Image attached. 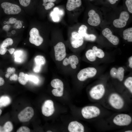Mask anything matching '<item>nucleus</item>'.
I'll use <instances>...</instances> for the list:
<instances>
[{
	"mask_svg": "<svg viewBox=\"0 0 132 132\" xmlns=\"http://www.w3.org/2000/svg\"><path fill=\"white\" fill-rule=\"evenodd\" d=\"M81 113L84 118L88 119L98 116L100 114V111L99 109L96 107L88 106L83 108Z\"/></svg>",
	"mask_w": 132,
	"mask_h": 132,
	"instance_id": "obj_1",
	"label": "nucleus"
},
{
	"mask_svg": "<svg viewBox=\"0 0 132 132\" xmlns=\"http://www.w3.org/2000/svg\"><path fill=\"white\" fill-rule=\"evenodd\" d=\"M97 73L96 69L93 67H88L81 69L78 73L77 77L78 80L84 81L87 78L94 76Z\"/></svg>",
	"mask_w": 132,
	"mask_h": 132,
	"instance_id": "obj_2",
	"label": "nucleus"
},
{
	"mask_svg": "<svg viewBox=\"0 0 132 132\" xmlns=\"http://www.w3.org/2000/svg\"><path fill=\"white\" fill-rule=\"evenodd\" d=\"M130 17L129 14L126 11H121L119 18L114 20L113 22V26L117 28H122L126 25Z\"/></svg>",
	"mask_w": 132,
	"mask_h": 132,
	"instance_id": "obj_3",
	"label": "nucleus"
},
{
	"mask_svg": "<svg viewBox=\"0 0 132 132\" xmlns=\"http://www.w3.org/2000/svg\"><path fill=\"white\" fill-rule=\"evenodd\" d=\"M52 87L55 88L52 91V94L56 97H60L63 94L64 84L63 82L58 79L53 80L51 82Z\"/></svg>",
	"mask_w": 132,
	"mask_h": 132,
	"instance_id": "obj_4",
	"label": "nucleus"
},
{
	"mask_svg": "<svg viewBox=\"0 0 132 132\" xmlns=\"http://www.w3.org/2000/svg\"><path fill=\"white\" fill-rule=\"evenodd\" d=\"M55 56L56 60L61 61L63 60L66 55V48L64 44L59 42L54 46Z\"/></svg>",
	"mask_w": 132,
	"mask_h": 132,
	"instance_id": "obj_5",
	"label": "nucleus"
},
{
	"mask_svg": "<svg viewBox=\"0 0 132 132\" xmlns=\"http://www.w3.org/2000/svg\"><path fill=\"white\" fill-rule=\"evenodd\" d=\"M4 12L8 14H16L21 11L20 7L18 5L7 2H3L1 5Z\"/></svg>",
	"mask_w": 132,
	"mask_h": 132,
	"instance_id": "obj_6",
	"label": "nucleus"
},
{
	"mask_svg": "<svg viewBox=\"0 0 132 132\" xmlns=\"http://www.w3.org/2000/svg\"><path fill=\"white\" fill-rule=\"evenodd\" d=\"M34 114V111L33 108L28 107L20 112L18 115V118L21 122H28L32 118Z\"/></svg>",
	"mask_w": 132,
	"mask_h": 132,
	"instance_id": "obj_7",
	"label": "nucleus"
},
{
	"mask_svg": "<svg viewBox=\"0 0 132 132\" xmlns=\"http://www.w3.org/2000/svg\"><path fill=\"white\" fill-rule=\"evenodd\" d=\"M132 121V118L130 116L123 114L117 115L113 120L114 124L120 126L128 125L131 123Z\"/></svg>",
	"mask_w": 132,
	"mask_h": 132,
	"instance_id": "obj_8",
	"label": "nucleus"
},
{
	"mask_svg": "<svg viewBox=\"0 0 132 132\" xmlns=\"http://www.w3.org/2000/svg\"><path fill=\"white\" fill-rule=\"evenodd\" d=\"M29 34V41L31 43L37 46L42 44L43 39L40 35L39 31L37 28H32L30 31Z\"/></svg>",
	"mask_w": 132,
	"mask_h": 132,
	"instance_id": "obj_9",
	"label": "nucleus"
},
{
	"mask_svg": "<svg viewBox=\"0 0 132 132\" xmlns=\"http://www.w3.org/2000/svg\"><path fill=\"white\" fill-rule=\"evenodd\" d=\"M109 102L113 107L117 109H121L124 105L122 99L118 94L115 93H113L110 96Z\"/></svg>",
	"mask_w": 132,
	"mask_h": 132,
	"instance_id": "obj_10",
	"label": "nucleus"
},
{
	"mask_svg": "<svg viewBox=\"0 0 132 132\" xmlns=\"http://www.w3.org/2000/svg\"><path fill=\"white\" fill-rule=\"evenodd\" d=\"M105 92V89L103 85L99 84L93 87L89 92L91 97L93 99L99 100L103 96Z\"/></svg>",
	"mask_w": 132,
	"mask_h": 132,
	"instance_id": "obj_11",
	"label": "nucleus"
},
{
	"mask_svg": "<svg viewBox=\"0 0 132 132\" xmlns=\"http://www.w3.org/2000/svg\"><path fill=\"white\" fill-rule=\"evenodd\" d=\"M88 22L90 25L97 26L101 23V19L99 14L94 10H90L88 13Z\"/></svg>",
	"mask_w": 132,
	"mask_h": 132,
	"instance_id": "obj_12",
	"label": "nucleus"
},
{
	"mask_svg": "<svg viewBox=\"0 0 132 132\" xmlns=\"http://www.w3.org/2000/svg\"><path fill=\"white\" fill-rule=\"evenodd\" d=\"M55 111L54 103L51 100L45 101L42 107V112L43 114L46 117L52 115Z\"/></svg>",
	"mask_w": 132,
	"mask_h": 132,
	"instance_id": "obj_13",
	"label": "nucleus"
},
{
	"mask_svg": "<svg viewBox=\"0 0 132 132\" xmlns=\"http://www.w3.org/2000/svg\"><path fill=\"white\" fill-rule=\"evenodd\" d=\"M84 38L78 33L73 32L70 38L71 43L72 47L77 48L82 46L84 43Z\"/></svg>",
	"mask_w": 132,
	"mask_h": 132,
	"instance_id": "obj_14",
	"label": "nucleus"
},
{
	"mask_svg": "<svg viewBox=\"0 0 132 132\" xmlns=\"http://www.w3.org/2000/svg\"><path fill=\"white\" fill-rule=\"evenodd\" d=\"M103 35L114 45H117L119 42V38L113 34L111 30L108 28H105L102 31Z\"/></svg>",
	"mask_w": 132,
	"mask_h": 132,
	"instance_id": "obj_15",
	"label": "nucleus"
},
{
	"mask_svg": "<svg viewBox=\"0 0 132 132\" xmlns=\"http://www.w3.org/2000/svg\"><path fill=\"white\" fill-rule=\"evenodd\" d=\"M79 63V60L77 57L75 55L70 56L68 58H65L63 62V64L64 66L70 65L71 67L73 69L77 67V65Z\"/></svg>",
	"mask_w": 132,
	"mask_h": 132,
	"instance_id": "obj_16",
	"label": "nucleus"
},
{
	"mask_svg": "<svg viewBox=\"0 0 132 132\" xmlns=\"http://www.w3.org/2000/svg\"><path fill=\"white\" fill-rule=\"evenodd\" d=\"M34 61L35 65L33 68V71L35 72L38 73L40 71L42 66L45 63V59L43 56L38 55L34 58Z\"/></svg>",
	"mask_w": 132,
	"mask_h": 132,
	"instance_id": "obj_17",
	"label": "nucleus"
},
{
	"mask_svg": "<svg viewBox=\"0 0 132 132\" xmlns=\"http://www.w3.org/2000/svg\"><path fill=\"white\" fill-rule=\"evenodd\" d=\"M124 71V68L122 67H119L118 69L113 67L111 69L110 74L112 77L117 78L121 81L123 80V79Z\"/></svg>",
	"mask_w": 132,
	"mask_h": 132,
	"instance_id": "obj_18",
	"label": "nucleus"
},
{
	"mask_svg": "<svg viewBox=\"0 0 132 132\" xmlns=\"http://www.w3.org/2000/svg\"><path fill=\"white\" fill-rule=\"evenodd\" d=\"M68 130L70 132H83L84 128L80 123L77 121H72L69 124Z\"/></svg>",
	"mask_w": 132,
	"mask_h": 132,
	"instance_id": "obj_19",
	"label": "nucleus"
},
{
	"mask_svg": "<svg viewBox=\"0 0 132 132\" xmlns=\"http://www.w3.org/2000/svg\"><path fill=\"white\" fill-rule=\"evenodd\" d=\"M81 4V0H67L66 8L69 11H71L80 7Z\"/></svg>",
	"mask_w": 132,
	"mask_h": 132,
	"instance_id": "obj_20",
	"label": "nucleus"
},
{
	"mask_svg": "<svg viewBox=\"0 0 132 132\" xmlns=\"http://www.w3.org/2000/svg\"><path fill=\"white\" fill-rule=\"evenodd\" d=\"M13 43V40L11 38H8L4 40L0 47V54L2 55L5 54L8 50L6 47L12 45Z\"/></svg>",
	"mask_w": 132,
	"mask_h": 132,
	"instance_id": "obj_21",
	"label": "nucleus"
},
{
	"mask_svg": "<svg viewBox=\"0 0 132 132\" xmlns=\"http://www.w3.org/2000/svg\"><path fill=\"white\" fill-rule=\"evenodd\" d=\"M123 39L129 42H132V28L130 27L125 30L123 32Z\"/></svg>",
	"mask_w": 132,
	"mask_h": 132,
	"instance_id": "obj_22",
	"label": "nucleus"
},
{
	"mask_svg": "<svg viewBox=\"0 0 132 132\" xmlns=\"http://www.w3.org/2000/svg\"><path fill=\"white\" fill-rule=\"evenodd\" d=\"M29 76L27 74H25L23 72H20L19 73L18 78L19 82L22 85H25L29 80Z\"/></svg>",
	"mask_w": 132,
	"mask_h": 132,
	"instance_id": "obj_23",
	"label": "nucleus"
},
{
	"mask_svg": "<svg viewBox=\"0 0 132 132\" xmlns=\"http://www.w3.org/2000/svg\"><path fill=\"white\" fill-rule=\"evenodd\" d=\"M87 59L91 62L95 61L96 59V56L95 52L93 49H90L87 50L85 54Z\"/></svg>",
	"mask_w": 132,
	"mask_h": 132,
	"instance_id": "obj_24",
	"label": "nucleus"
},
{
	"mask_svg": "<svg viewBox=\"0 0 132 132\" xmlns=\"http://www.w3.org/2000/svg\"><path fill=\"white\" fill-rule=\"evenodd\" d=\"M11 102L10 98L7 96H3L0 98V108L6 106Z\"/></svg>",
	"mask_w": 132,
	"mask_h": 132,
	"instance_id": "obj_25",
	"label": "nucleus"
},
{
	"mask_svg": "<svg viewBox=\"0 0 132 132\" xmlns=\"http://www.w3.org/2000/svg\"><path fill=\"white\" fill-rule=\"evenodd\" d=\"M125 86L132 93V77H129L127 78L124 82Z\"/></svg>",
	"mask_w": 132,
	"mask_h": 132,
	"instance_id": "obj_26",
	"label": "nucleus"
},
{
	"mask_svg": "<svg viewBox=\"0 0 132 132\" xmlns=\"http://www.w3.org/2000/svg\"><path fill=\"white\" fill-rule=\"evenodd\" d=\"M3 127L4 132H11L13 129L12 124L10 121L6 122Z\"/></svg>",
	"mask_w": 132,
	"mask_h": 132,
	"instance_id": "obj_27",
	"label": "nucleus"
},
{
	"mask_svg": "<svg viewBox=\"0 0 132 132\" xmlns=\"http://www.w3.org/2000/svg\"><path fill=\"white\" fill-rule=\"evenodd\" d=\"M94 50L96 57L99 58H102L104 56L105 54L103 51L100 49L98 48L96 46H94L92 47Z\"/></svg>",
	"mask_w": 132,
	"mask_h": 132,
	"instance_id": "obj_28",
	"label": "nucleus"
},
{
	"mask_svg": "<svg viewBox=\"0 0 132 132\" xmlns=\"http://www.w3.org/2000/svg\"><path fill=\"white\" fill-rule=\"evenodd\" d=\"M87 27L85 25L82 24L79 28L78 33L83 37L87 33Z\"/></svg>",
	"mask_w": 132,
	"mask_h": 132,
	"instance_id": "obj_29",
	"label": "nucleus"
},
{
	"mask_svg": "<svg viewBox=\"0 0 132 132\" xmlns=\"http://www.w3.org/2000/svg\"><path fill=\"white\" fill-rule=\"evenodd\" d=\"M86 40L91 41H95L96 39V36L93 34H88L87 33L83 37Z\"/></svg>",
	"mask_w": 132,
	"mask_h": 132,
	"instance_id": "obj_30",
	"label": "nucleus"
},
{
	"mask_svg": "<svg viewBox=\"0 0 132 132\" xmlns=\"http://www.w3.org/2000/svg\"><path fill=\"white\" fill-rule=\"evenodd\" d=\"M125 4L129 12L132 13V0H126Z\"/></svg>",
	"mask_w": 132,
	"mask_h": 132,
	"instance_id": "obj_31",
	"label": "nucleus"
},
{
	"mask_svg": "<svg viewBox=\"0 0 132 132\" xmlns=\"http://www.w3.org/2000/svg\"><path fill=\"white\" fill-rule=\"evenodd\" d=\"M30 131L28 127L22 126L20 127L17 131V132H29Z\"/></svg>",
	"mask_w": 132,
	"mask_h": 132,
	"instance_id": "obj_32",
	"label": "nucleus"
},
{
	"mask_svg": "<svg viewBox=\"0 0 132 132\" xmlns=\"http://www.w3.org/2000/svg\"><path fill=\"white\" fill-rule=\"evenodd\" d=\"M31 0H19L20 4L24 7L28 6Z\"/></svg>",
	"mask_w": 132,
	"mask_h": 132,
	"instance_id": "obj_33",
	"label": "nucleus"
},
{
	"mask_svg": "<svg viewBox=\"0 0 132 132\" xmlns=\"http://www.w3.org/2000/svg\"><path fill=\"white\" fill-rule=\"evenodd\" d=\"M29 80L35 83H37L39 81V79L37 77L33 75H29Z\"/></svg>",
	"mask_w": 132,
	"mask_h": 132,
	"instance_id": "obj_34",
	"label": "nucleus"
},
{
	"mask_svg": "<svg viewBox=\"0 0 132 132\" xmlns=\"http://www.w3.org/2000/svg\"><path fill=\"white\" fill-rule=\"evenodd\" d=\"M54 5V4L53 2H49L45 4L44 6L45 10H48L52 8Z\"/></svg>",
	"mask_w": 132,
	"mask_h": 132,
	"instance_id": "obj_35",
	"label": "nucleus"
},
{
	"mask_svg": "<svg viewBox=\"0 0 132 132\" xmlns=\"http://www.w3.org/2000/svg\"><path fill=\"white\" fill-rule=\"evenodd\" d=\"M15 26L18 29L21 28L22 25L21 21L20 20H17L15 23Z\"/></svg>",
	"mask_w": 132,
	"mask_h": 132,
	"instance_id": "obj_36",
	"label": "nucleus"
},
{
	"mask_svg": "<svg viewBox=\"0 0 132 132\" xmlns=\"http://www.w3.org/2000/svg\"><path fill=\"white\" fill-rule=\"evenodd\" d=\"M18 78L17 75L15 74H13L10 77V79L11 81H16L17 80Z\"/></svg>",
	"mask_w": 132,
	"mask_h": 132,
	"instance_id": "obj_37",
	"label": "nucleus"
},
{
	"mask_svg": "<svg viewBox=\"0 0 132 132\" xmlns=\"http://www.w3.org/2000/svg\"><path fill=\"white\" fill-rule=\"evenodd\" d=\"M15 71V69L14 67H9L7 68V71L11 74L14 73Z\"/></svg>",
	"mask_w": 132,
	"mask_h": 132,
	"instance_id": "obj_38",
	"label": "nucleus"
},
{
	"mask_svg": "<svg viewBox=\"0 0 132 132\" xmlns=\"http://www.w3.org/2000/svg\"><path fill=\"white\" fill-rule=\"evenodd\" d=\"M22 52L21 51H18L14 53V57H19L22 55Z\"/></svg>",
	"mask_w": 132,
	"mask_h": 132,
	"instance_id": "obj_39",
	"label": "nucleus"
},
{
	"mask_svg": "<svg viewBox=\"0 0 132 132\" xmlns=\"http://www.w3.org/2000/svg\"><path fill=\"white\" fill-rule=\"evenodd\" d=\"M16 21V19L12 17L10 18L9 19V22L11 24L15 23Z\"/></svg>",
	"mask_w": 132,
	"mask_h": 132,
	"instance_id": "obj_40",
	"label": "nucleus"
},
{
	"mask_svg": "<svg viewBox=\"0 0 132 132\" xmlns=\"http://www.w3.org/2000/svg\"><path fill=\"white\" fill-rule=\"evenodd\" d=\"M110 4L113 5L115 4L119 0H107Z\"/></svg>",
	"mask_w": 132,
	"mask_h": 132,
	"instance_id": "obj_41",
	"label": "nucleus"
},
{
	"mask_svg": "<svg viewBox=\"0 0 132 132\" xmlns=\"http://www.w3.org/2000/svg\"><path fill=\"white\" fill-rule=\"evenodd\" d=\"M56 0H43V5L44 6L45 4L47 3V2H54L56 1Z\"/></svg>",
	"mask_w": 132,
	"mask_h": 132,
	"instance_id": "obj_42",
	"label": "nucleus"
},
{
	"mask_svg": "<svg viewBox=\"0 0 132 132\" xmlns=\"http://www.w3.org/2000/svg\"><path fill=\"white\" fill-rule=\"evenodd\" d=\"M129 66L131 68H132V56H131L129 59Z\"/></svg>",
	"mask_w": 132,
	"mask_h": 132,
	"instance_id": "obj_43",
	"label": "nucleus"
},
{
	"mask_svg": "<svg viewBox=\"0 0 132 132\" xmlns=\"http://www.w3.org/2000/svg\"><path fill=\"white\" fill-rule=\"evenodd\" d=\"M5 81L4 79L0 77V86L3 85Z\"/></svg>",
	"mask_w": 132,
	"mask_h": 132,
	"instance_id": "obj_44",
	"label": "nucleus"
},
{
	"mask_svg": "<svg viewBox=\"0 0 132 132\" xmlns=\"http://www.w3.org/2000/svg\"><path fill=\"white\" fill-rule=\"evenodd\" d=\"M11 54H12L15 51V49L14 48H11L8 50Z\"/></svg>",
	"mask_w": 132,
	"mask_h": 132,
	"instance_id": "obj_45",
	"label": "nucleus"
},
{
	"mask_svg": "<svg viewBox=\"0 0 132 132\" xmlns=\"http://www.w3.org/2000/svg\"><path fill=\"white\" fill-rule=\"evenodd\" d=\"M15 58L14 60L16 62H20L22 61L21 59L19 57H15Z\"/></svg>",
	"mask_w": 132,
	"mask_h": 132,
	"instance_id": "obj_46",
	"label": "nucleus"
},
{
	"mask_svg": "<svg viewBox=\"0 0 132 132\" xmlns=\"http://www.w3.org/2000/svg\"><path fill=\"white\" fill-rule=\"evenodd\" d=\"M11 74L9 72H7L5 75V77L7 78H8L11 76Z\"/></svg>",
	"mask_w": 132,
	"mask_h": 132,
	"instance_id": "obj_47",
	"label": "nucleus"
},
{
	"mask_svg": "<svg viewBox=\"0 0 132 132\" xmlns=\"http://www.w3.org/2000/svg\"><path fill=\"white\" fill-rule=\"evenodd\" d=\"M0 132H4L3 127L0 126Z\"/></svg>",
	"mask_w": 132,
	"mask_h": 132,
	"instance_id": "obj_48",
	"label": "nucleus"
},
{
	"mask_svg": "<svg viewBox=\"0 0 132 132\" xmlns=\"http://www.w3.org/2000/svg\"><path fill=\"white\" fill-rule=\"evenodd\" d=\"M125 132H132V131L129 130L125 131Z\"/></svg>",
	"mask_w": 132,
	"mask_h": 132,
	"instance_id": "obj_49",
	"label": "nucleus"
},
{
	"mask_svg": "<svg viewBox=\"0 0 132 132\" xmlns=\"http://www.w3.org/2000/svg\"><path fill=\"white\" fill-rule=\"evenodd\" d=\"M2 112V110L0 109V116L1 115Z\"/></svg>",
	"mask_w": 132,
	"mask_h": 132,
	"instance_id": "obj_50",
	"label": "nucleus"
},
{
	"mask_svg": "<svg viewBox=\"0 0 132 132\" xmlns=\"http://www.w3.org/2000/svg\"><path fill=\"white\" fill-rule=\"evenodd\" d=\"M52 132V131H47V132Z\"/></svg>",
	"mask_w": 132,
	"mask_h": 132,
	"instance_id": "obj_51",
	"label": "nucleus"
},
{
	"mask_svg": "<svg viewBox=\"0 0 132 132\" xmlns=\"http://www.w3.org/2000/svg\"><path fill=\"white\" fill-rule=\"evenodd\" d=\"M90 0V1H92V0Z\"/></svg>",
	"mask_w": 132,
	"mask_h": 132,
	"instance_id": "obj_52",
	"label": "nucleus"
}]
</instances>
